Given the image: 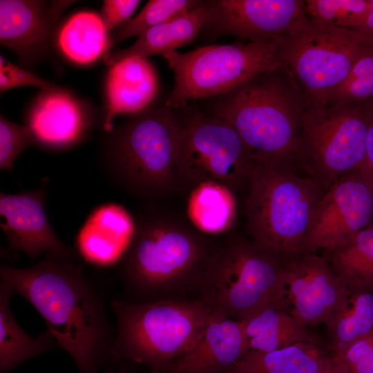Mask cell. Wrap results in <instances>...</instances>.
I'll use <instances>...</instances> for the list:
<instances>
[{
	"instance_id": "d4e9b609",
	"label": "cell",
	"mask_w": 373,
	"mask_h": 373,
	"mask_svg": "<svg viewBox=\"0 0 373 373\" xmlns=\"http://www.w3.org/2000/svg\"><path fill=\"white\" fill-rule=\"evenodd\" d=\"M191 224L204 235L229 231L237 216L234 192L219 182H205L191 189L187 202Z\"/></svg>"
},
{
	"instance_id": "ac0fdd59",
	"label": "cell",
	"mask_w": 373,
	"mask_h": 373,
	"mask_svg": "<svg viewBox=\"0 0 373 373\" xmlns=\"http://www.w3.org/2000/svg\"><path fill=\"white\" fill-rule=\"evenodd\" d=\"M136 228V222L122 205L102 204L91 211L77 233V251L91 265L113 267L124 260Z\"/></svg>"
},
{
	"instance_id": "603a6c76",
	"label": "cell",
	"mask_w": 373,
	"mask_h": 373,
	"mask_svg": "<svg viewBox=\"0 0 373 373\" xmlns=\"http://www.w3.org/2000/svg\"><path fill=\"white\" fill-rule=\"evenodd\" d=\"M15 294L5 283L0 284V372L10 373L23 362L44 354L57 343L48 331L29 336L18 324L10 307Z\"/></svg>"
},
{
	"instance_id": "4316f807",
	"label": "cell",
	"mask_w": 373,
	"mask_h": 373,
	"mask_svg": "<svg viewBox=\"0 0 373 373\" xmlns=\"http://www.w3.org/2000/svg\"><path fill=\"white\" fill-rule=\"evenodd\" d=\"M102 17L93 12L73 15L61 27L58 44L62 52L79 64L92 63L111 46V35Z\"/></svg>"
},
{
	"instance_id": "52a82bcc",
	"label": "cell",
	"mask_w": 373,
	"mask_h": 373,
	"mask_svg": "<svg viewBox=\"0 0 373 373\" xmlns=\"http://www.w3.org/2000/svg\"><path fill=\"white\" fill-rule=\"evenodd\" d=\"M288 260L234 236L214 246L199 288L213 311L241 321L274 300Z\"/></svg>"
},
{
	"instance_id": "ffe728a7",
	"label": "cell",
	"mask_w": 373,
	"mask_h": 373,
	"mask_svg": "<svg viewBox=\"0 0 373 373\" xmlns=\"http://www.w3.org/2000/svg\"><path fill=\"white\" fill-rule=\"evenodd\" d=\"M160 84L157 72L147 58H131L111 66L106 79V108L103 122L106 132L122 114L133 115L156 102Z\"/></svg>"
},
{
	"instance_id": "d590c367",
	"label": "cell",
	"mask_w": 373,
	"mask_h": 373,
	"mask_svg": "<svg viewBox=\"0 0 373 373\" xmlns=\"http://www.w3.org/2000/svg\"><path fill=\"white\" fill-rule=\"evenodd\" d=\"M358 171L373 189V119L367 133L365 157Z\"/></svg>"
},
{
	"instance_id": "5b68a950",
	"label": "cell",
	"mask_w": 373,
	"mask_h": 373,
	"mask_svg": "<svg viewBox=\"0 0 373 373\" xmlns=\"http://www.w3.org/2000/svg\"><path fill=\"white\" fill-rule=\"evenodd\" d=\"M137 223L122 260L126 280L147 297L199 287L213 245L191 222L149 212Z\"/></svg>"
},
{
	"instance_id": "ba28073f",
	"label": "cell",
	"mask_w": 373,
	"mask_h": 373,
	"mask_svg": "<svg viewBox=\"0 0 373 373\" xmlns=\"http://www.w3.org/2000/svg\"><path fill=\"white\" fill-rule=\"evenodd\" d=\"M373 119V99L307 107L301 125L297 165L327 191L363 162Z\"/></svg>"
},
{
	"instance_id": "e575fe53",
	"label": "cell",
	"mask_w": 373,
	"mask_h": 373,
	"mask_svg": "<svg viewBox=\"0 0 373 373\" xmlns=\"http://www.w3.org/2000/svg\"><path fill=\"white\" fill-rule=\"evenodd\" d=\"M140 3L138 0L104 1L100 16L107 29H117L128 21Z\"/></svg>"
},
{
	"instance_id": "74e56055",
	"label": "cell",
	"mask_w": 373,
	"mask_h": 373,
	"mask_svg": "<svg viewBox=\"0 0 373 373\" xmlns=\"http://www.w3.org/2000/svg\"><path fill=\"white\" fill-rule=\"evenodd\" d=\"M320 373H345L336 364H335L330 357L327 365Z\"/></svg>"
},
{
	"instance_id": "277c9868",
	"label": "cell",
	"mask_w": 373,
	"mask_h": 373,
	"mask_svg": "<svg viewBox=\"0 0 373 373\" xmlns=\"http://www.w3.org/2000/svg\"><path fill=\"white\" fill-rule=\"evenodd\" d=\"M110 133L103 164L115 183L146 199L180 189L176 121L164 99L129 115Z\"/></svg>"
},
{
	"instance_id": "4fadbf2b",
	"label": "cell",
	"mask_w": 373,
	"mask_h": 373,
	"mask_svg": "<svg viewBox=\"0 0 373 373\" xmlns=\"http://www.w3.org/2000/svg\"><path fill=\"white\" fill-rule=\"evenodd\" d=\"M345 289L324 255L306 252L287 260L274 300L309 327L326 323Z\"/></svg>"
},
{
	"instance_id": "cb8c5ba5",
	"label": "cell",
	"mask_w": 373,
	"mask_h": 373,
	"mask_svg": "<svg viewBox=\"0 0 373 373\" xmlns=\"http://www.w3.org/2000/svg\"><path fill=\"white\" fill-rule=\"evenodd\" d=\"M329 360L318 345L303 342L269 352L249 350L225 373H320Z\"/></svg>"
},
{
	"instance_id": "484cf974",
	"label": "cell",
	"mask_w": 373,
	"mask_h": 373,
	"mask_svg": "<svg viewBox=\"0 0 373 373\" xmlns=\"http://www.w3.org/2000/svg\"><path fill=\"white\" fill-rule=\"evenodd\" d=\"M332 350L342 348L373 330V287L346 286L325 324Z\"/></svg>"
},
{
	"instance_id": "7c38bea8",
	"label": "cell",
	"mask_w": 373,
	"mask_h": 373,
	"mask_svg": "<svg viewBox=\"0 0 373 373\" xmlns=\"http://www.w3.org/2000/svg\"><path fill=\"white\" fill-rule=\"evenodd\" d=\"M307 19L302 0H209L198 36L203 40L230 35L251 42L274 41Z\"/></svg>"
},
{
	"instance_id": "3957f363",
	"label": "cell",
	"mask_w": 373,
	"mask_h": 373,
	"mask_svg": "<svg viewBox=\"0 0 373 373\" xmlns=\"http://www.w3.org/2000/svg\"><path fill=\"white\" fill-rule=\"evenodd\" d=\"M253 157L244 207L250 238L287 260L306 253L325 189L295 165Z\"/></svg>"
},
{
	"instance_id": "d6986e66",
	"label": "cell",
	"mask_w": 373,
	"mask_h": 373,
	"mask_svg": "<svg viewBox=\"0 0 373 373\" xmlns=\"http://www.w3.org/2000/svg\"><path fill=\"white\" fill-rule=\"evenodd\" d=\"M92 120L82 104L68 92L56 87L43 90L28 116L33 143L49 149L74 146L86 135Z\"/></svg>"
},
{
	"instance_id": "2e32d148",
	"label": "cell",
	"mask_w": 373,
	"mask_h": 373,
	"mask_svg": "<svg viewBox=\"0 0 373 373\" xmlns=\"http://www.w3.org/2000/svg\"><path fill=\"white\" fill-rule=\"evenodd\" d=\"M44 186L17 194L0 193L1 227L11 248L30 258L44 254L73 259L74 251L57 236L44 209Z\"/></svg>"
},
{
	"instance_id": "44dd1931",
	"label": "cell",
	"mask_w": 373,
	"mask_h": 373,
	"mask_svg": "<svg viewBox=\"0 0 373 373\" xmlns=\"http://www.w3.org/2000/svg\"><path fill=\"white\" fill-rule=\"evenodd\" d=\"M248 350L269 352L298 343L319 345L320 339L274 300L240 321Z\"/></svg>"
},
{
	"instance_id": "836d02e7",
	"label": "cell",
	"mask_w": 373,
	"mask_h": 373,
	"mask_svg": "<svg viewBox=\"0 0 373 373\" xmlns=\"http://www.w3.org/2000/svg\"><path fill=\"white\" fill-rule=\"evenodd\" d=\"M35 86L43 90L56 88L48 81L12 64L0 57V91L2 94L8 90L20 86Z\"/></svg>"
},
{
	"instance_id": "4dcf8cb0",
	"label": "cell",
	"mask_w": 373,
	"mask_h": 373,
	"mask_svg": "<svg viewBox=\"0 0 373 373\" xmlns=\"http://www.w3.org/2000/svg\"><path fill=\"white\" fill-rule=\"evenodd\" d=\"M373 99V46L365 44L345 81L329 97L328 103L364 102Z\"/></svg>"
},
{
	"instance_id": "30bf717a",
	"label": "cell",
	"mask_w": 373,
	"mask_h": 373,
	"mask_svg": "<svg viewBox=\"0 0 373 373\" xmlns=\"http://www.w3.org/2000/svg\"><path fill=\"white\" fill-rule=\"evenodd\" d=\"M173 111L180 189L216 182L235 192L248 185L254 157L229 124L188 103Z\"/></svg>"
},
{
	"instance_id": "6da1fadb",
	"label": "cell",
	"mask_w": 373,
	"mask_h": 373,
	"mask_svg": "<svg viewBox=\"0 0 373 373\" xmlns=\"http://www.w3.org/2000/svg\"><path fill=\"white\" fill-rule=\"evenodd\" d=\"M73 259L46 255L26 268L2 265L1 282L24 297L81 373H97L108 356L102 304Z\"/></svg>"
},
{
	"instance_id": "5bb4252c",
	"label": "cell",
	"mask_w": 373,
	"mask_h": 373,
	"mask_svg": "<svg viewBox=\"0 0 373 373\" xmlns=\"http://www.w3.org/2000/svg\"><path fill=\"white\" fill-rule=\"evenodd\" d=\"M373 221V189L358 170L334 182L321 198L306 252L328 250L347 241Z\"/></svg>"
},
{
	"instance_id": "d6a6232c",
	"label": "cell",
	"mask_w": 373,
	"mask_h": 373,
	"mask_svg": "<svg viewBox=\"0 0 373 373\" xmlns=\"http://www.w3.org/2000/svg\"><path fill=\"white\" fill-rule=\"evenodd\" d=\"M33 143L31 131L27 125L13 123L0 116V169L11 171L15 160Z\"/></svg>"
},
{
	"instance_id": "9c48e42d",
	"label": "cell",
	"mask_w": 373,
	"mask_h": 373,
	"mask_svg": "<svg viewBox=\"0 0 373 373\" xmlns=\"http://www.w3.org/2000/svg\"><path fill=\"white\" fill-rule=\"evenodd\" d=\"M174 73L173 89L164 98L171 109L189 101L229 92L253 77L283 67L276 41L209 45L163 56Z\"/></svg>"
},
{
	"instance_id": "8992f818",
	"label": "cell",
	"mask_w": 373,
	"mask_h": 373,
	"mask_svg": "<svg viewBox=\"0 0 373 373\" xmlns=\"http://www.w3.org/2000/svg\"><path fill=\"white\" fill-rule=\"evenodd\" d=\"M112 306L117 323L113 352L155 371H164L193 347L213 312L201 298L114 300Z\"/></svg>"
},
{
	"instance_id": "8fae6325",
	"label": "cell",
	"mask_w": 373,
	"mask_h": 373,
	"mask_svg": "<svg viewBox=\"0 0 373 373\" xmlns=\"http://www.w3.org/2000/svg\"><path fill=\"white\" fill-rule=\"evenodd\" d=\"M283 67L294 78L306 108L327 104L366 43L352 30L308 19L276 39Z\"/></svg>"
},
{
	"instance_id": "1f68e13d",
	"label": "cell",
	"mask_w": 373,
	"mask_h": 373,
	"mask_svg": "<svg viewBox=\"0 0 373 373\" xmlns=\"http://www.w3.org/2000/svg\"><path fill=\"white\" fill-rule=\"evenodd\" d=\"M345 373H373V330L330 356Z\"/></svg>"
},
{
	"instance_id": "f546056e",
	"label": "cell",
	"mask_w": 373,
	"mask_h": 373,
	"mask_svg": "<svg viewBox=\"0 0 373 373\" xmlns=\"http://www.w3.org/2000/svg\"><path fill=\"white\" fill-rule=\"evenodd\" d=\"M307 17L324 24L353 30L366 19L372 0H306Z\"/></svg>"
},
{
	"instance_id": "83f0119b",
	"label": "cell",
	"mask_w": 373,
	"mask_h": 373,
	"mask_svg": "<svg viewBox=\"0 0 373 373\" xmlns=\"http://www.w3.org/2000/svg\"><path fill=\"white\" fill-rule=\"evenodd\" d=\"M323 255L345 285L373 287V225Z\"/></svg>"
},
{
	"instance_id": "e0dca14e",
	"label": "cell",
	"mask_w": 373,
	"mask_h": 373,
	"mask_svg": "<svg viewBox=\"0 0 373 373\" xmlns=\"http://www.w3.org/2000/svg\"><path fill=\"white\" fill-rule=\"evenodd\" d=\"M248 351L240 321L213 311L197 342L164 371L167 373H225Z\"/></svg>"
},
{
	"instance_id": "9a60e30c",
	"label": "cell",
	"mask_w": 373,
	"mask_h": 373,
	"mask_svg": "<svg viewBox=\"0 0 373 373\" xmlns=\"http://www.w3.org/2000/svg\"><path fill=\"white\" fill-rule=\"evenodd\" d=\"M74 1H0V42L15 52L23 66L48 52L61 12Z\"/></svg>"
},
{
	"instance_id": "7402d4cb",
	"label": "cell",
	"mask_w": 373,
	"mask_h": 373,
	"mask_svg": "<svg viewBox=\"0 0 373 373\" xmlns=\"http://www.w3.org/2000/svg\"><path fill=\"white\" fill-rule=\"evenodd\" d=\"M207 8L204 1L199 7L147 30L128 48L106 53L105 63L111 66L127 59L164 56L191 43L200 32Z\"/></svg>"
},
{
	"instance_id": "8d00e7d4",
	"label": "cell",
	"mask_w": 373,
	"mask_h": 373,
	"mask_svg": "<svg viewBox=\"0 0 373 373\" xmlns=\"http://www.w3.org/2000/svg\"><path fill=\"white\" fill-rule=\"evenodd\" d=\"M352 30L367 44L373 46V0H372L371 8L366 19Z\"/></svg>"
},
{
	"instance_id": "f1b7e54d",
	"label": "cell",
	"mask_w": 373,
	"mask_h": 373,
	"mask_svg": "<svg viewBox=\"0 0 373 373\" xmlns=\"http://www.w3.org/2000/svg\"><path fill=\"white\" fill-rule=\"evenodd\" d=\"M201 0H151L133 19L111 35V46L201 6Z\"/></svg>"
},
{
	"instance_id": "7a4b0ae2",
	"label": "cell",
	"mask_w": 373,
	"mask_h": 373,
	"mask_svg": "<svg viewBox=\"0 0 373 373\" xmlns=\"http://www.w3.org/2000/svg\"><path fill=\"white\" fill-rule=\"evenodd\" d=\"M203 100V112L229 124L253 156L297 165L306 102L285 68L258 74Z\"/></svg>"
}]
</instances>
